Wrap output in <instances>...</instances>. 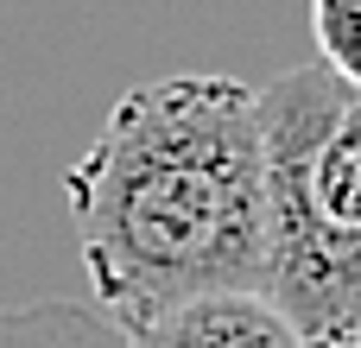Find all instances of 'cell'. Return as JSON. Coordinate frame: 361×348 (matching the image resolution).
I'll use <instances>...</instances> for the list:
<instances>
[{
	"instance_id": "cell-1",
	"label": "cell",
	"mask_w": 361,
	"mask_h": 348,
	"mask_svg": "<svg viewBox=\"0 0 361 348\" xmlns=\"http://www.w3.org/2000/svg\"><path fill=\"white\" fill-rule=\"evenodd\" d=\"M63 197L95 311L121 336L197 298H267V133L247 82L127 89L63 171Z\"/></svg>"
},
{
	"instance_id": "cell-3",
	"label": "cell",
	"mask_w": 361,
	"mask_h": 348,
	"mask_svg": "<svg viewBox=\"0 0 361 348\" xmlns=\"http://www.w3.org/2000/svg\"><path fill=\"white\" fill-rule=\"evenodd\" d=\"M127 348H311L267 298H197L178 304L140 330H127Z\"/></svg>"
},
{
	"instance_id": "cell-2",
	"label": "cell",
	"mask_w": 361,
	"mask_h": 348,
	"mask_svg": "<svg viewBox=\"0 0 361 348\" xmlns=\"http://www.w3.org/2000/svg\"><path fill=\"white\" fill-rule=\"evenodd\" d=\"M267 133V304L311 348H361V95L324 63L273 76Z\"/></svg>"
},
{
	"instance_id": "cell-5",
	"label": "cell",
	"mask_w": 361,
	"mask_h": 348,
	"mask_svg": "<svg viewBox=\"0 0 361 348\" xmlns=\"http://www.w3.org/2000/svg\"><path fill=\"white\" fill-rule=\"evenodd\" d=\"M311 32H317V51H324L317 63L361 95V0H324V6H311Z\"/></svg>"
},
{
	"instance_id": "cell-4",
	"label": "cell",
	"mask_w": 361,
	"mask_h": 348,
	"mask_svg": "<svg viewBox=\"0 0 361 348\" xmlns=\"http://www.w3.org/2000/svg\"><path fill=\"white\" fill-rule=\"evenodd\" d=\"M0 348H127V336L95 304L38 298V304L0 311Z\"/></svg>"
}]
</instances>
